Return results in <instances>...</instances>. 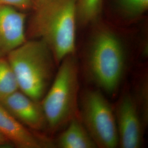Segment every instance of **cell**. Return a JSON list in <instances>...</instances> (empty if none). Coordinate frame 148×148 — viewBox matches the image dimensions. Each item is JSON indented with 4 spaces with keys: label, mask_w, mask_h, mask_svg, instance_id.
<instances>
[{
    "label": "cell",
    "mask_w": 148,
    "mask_h": 148,
    "mask_svg": "<svg viewBox=\"0 0 148 148\" xmlns=\"http://www.w3.org/2000/svg\"><path fill=\"white\" fill-rule=\"evenodd\" d=\"M0 5L11 7L27 12L34 11L36 3L35 0H0Z\"/></svg>",
    "instance_id": "14"
},
{
    "label": "cell",
    "mask_w": 148,
    "mask_h": 148,
    "mask_svg": "<svg viewBox=\"0 0 148 148\" xmlns=\"http://www.w3.org/2000/svg\"><path fill=\"white\" fill-rule=\"evenodd\" d=\"M58 70L41 101L47 128L52 132L66 126L79 112V65L75 53L59 64Z\"/></svg>",
    "instance_id": "4"
},
{
    "label": "cell",
    "mask_w": 148,
    "mask_h": 148,
    "mask_svg": "<svg viewBox=\"0 0 148 148\" xmlns=\"http://www.w3.org/2000/svg\"><path fill=\"white\" fill-rule=\"evenodd\" d=\"M19 90L15 75L6 57L0 58V101Z\"/></svg>",
    "instance_id": "12"
},
{
    "label": "cell",
    "mask_w": 148,
    "mask_h": 148,
    "mask_svg": "<svg viewBox=\"0 0 148 148\" xmlns=\"http://www.w3.org/2000/svg\"><path fill=\"white\" fill-rule=\"evenodd\" d=\"M57 140L61 148H98L79 116L73 119L66 126Z\"/></svg>",
    "instance_id": "10"
},
{
    "label": "cell",
    "mask_w": 148,
    "mask_h": 148,
    "mask_svg": "<svg viewBox=\"0 0 148 148\" xmlns=\"http://www.w3.org/2000/svg\"><path fill=\"white\" fill-rule=\"evenodd\" d=\"M8 142V140L2 134L0 133V146L5 145Z\"/></svg>",
    "instance_id": "15"
},
{
    "label": "cell",
    "mask_w": 148,
    "mask_h": 148,
    "mask_svg": "<svg viewBox=\"0 0 148 148\" xmlns=\"http://www.w3.org/2000/svg\"><path fill=\"white\" fill-rule=\"evenodd\" d=\"M119 145L122 148H140L143 143L145 126L132 95L124 94L115 111Z\"/></svg>",
    "instance_id": "6"
},
{
    "label": "cell",
    "mask_w": 148,
    "mask_h": 148,
    "mask_svg": "<svg viewBox=\"0 0 148 148\" xmlns=\"http://www.w3.org/2000/svg\"><path fill=\"white\" fill-rule=\"evenodd\" d=\"M127 54L121 39L111 29L101 27L90 38L85 67L91 80L101 90L114 94L126 71Z\"/></svg>",
    "instance_id": "2"
},
{
    "label": "cell",
    "mask_w": 148,
    "mask_h": 148,
    "mask_svg": "<svg viewBox=\"0 0 148 148\" xmlns=\"http://www.w3.org/2000/svg\"><path fill=\"white\" fill-rule=\"evenodd\" d=\"M79 99V117L98 148L119 146L115 111L101 90H85Z\"/></svg>",
    "instance_id": "5"
},
{
    "label": "cell",
    "mask_w": 148,
    "mask_h": 148,
    "mask_svg": "<svg viewBox=\"0 0 148 148\" xmlns=\"http://www.w3.org/2000/svg\"><path fill=\"white\" fill-rule=\"evenodd\" d=\"M103 3V0H76L77 23L85 26L97 21L102 10Z\"/></svg>",
    "instance_id": "11"
},
{
    "label": "cell",
    "mask_w": 148,
    "mask_h": 148,
    "mask_svg": "<svg viewBox=\"0 0 148 148\" xmlns=\"http://www.w3.org/2000/svg\"><path fill=\"white\" fill-rule=\"evenodd\" d=\"M43 1H44V0H35L36 3V5H37L38 4H39L40 3H41V2H42Z\"/></svg>",
    "instance_id": "16"
},
{
    "label": "cell",
    "mask_w": 148,
    "mask_h": 148,
    "mask_svg": "<svg viewBox=\"0 0 148 148\" xmlns=\"http://www.w3.org/2000/svg\"><path fill=\"white\" fill-rule=\"evenodd\" d=\"M27 12L0 5V58L6 56L27 40Z\"/></svg>",
    "instance_id": "8"
},
{
    "label": "cell",
    "mask_w": 148,
    "mask_h": 148,
    "mask_svg": "<svg viewBox=\"0 0 148 148\" xmlns=\"http://www.w3.org/2000/svg\"><path fill=\"white\" fill-rule=\"evenodd\" d=\"M0 104L21 124L33 131L47 128L46 118L41 101H35L18 90Z\"/></svg>",
    "instance_id": "7"
},
{
    "label": "cell",
    "mask_w": 148,
    "mask_h": 148,
    "mask_svg": "<svg viewBox=\"0 0 148 148\" xmlns=\"http://www.w3.org/2000/svg\"><path fill=\"white\" fill-rule=\"evenodd\" d=\"M0 133L16 147L42 148L51 147L49 140L32 132L21 124L0 104Z\"/></svg>",
    "instance_id": "9"
},
{
    "label": "cell",
    "mask_w": 148,
    "mask_h": 148,
    "mask_svg": "<svg viewBox=\"0 0 148 148\" xmlns=\"http://www.w3.org/2000/svg\"><path fill=\"white\" fill-rule=\"evenodd\" d=\"M123 13L129 17L142 15L148 10V0H117Z\"/></svg>",
    "instance_id": "13"
},
{
    "label": "cell",
    "mask_w": 148,
    "mask_h": 148,
    "mask_svg": "<svg viewBox=\"0 0 148 148\" xmlns=\"http://www.w3.org/2000/svg\"><path fill=\"white\" fill-rule=\"evenodd\" d=\"M32 13L27 24V39L46 43L58 66L75 51L76 0H44Z\"/></svg>",
    "instance_id": "1"
},
{
    "label": "cell",
    "mask_w": 148,
    "mask_h": 148,
    "mask_svg": "<svg viewBox=\"0 0 148 148\" xmlns=\"http://www.w3.org/2000/svg\"><path fill=\"white\" fill-rule=\"evenodd\" d=\"M6 58L15 75L19 90L41 101L53 81L57 65L46 43L40 39H27Z\"/></svg>",
    "instance_id": "3"
}]
</instances>
